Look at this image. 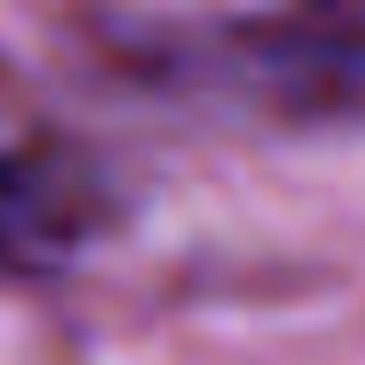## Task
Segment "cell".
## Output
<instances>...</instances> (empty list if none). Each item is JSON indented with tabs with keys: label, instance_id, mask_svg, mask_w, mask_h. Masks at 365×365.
<instances>
[{
	"label": "cell",
	"instance_id": "6da1fadb",
	"mask_svg": "<svg viewBox=\"0 0 365 365\" xmlns=\"http://www.w3.org/2000/svg\"><path fill=\"white\" fill-rule=\"evenodd\" d=\"M108 222V182L68 148L0 154V262L6 268H63Z\"/></svg>",
	"mask_w": 365,
	"mask_h": 365
},
{
	"label": "cell",
	"instance_id": "7a4b0ae2",
	"mask_svg": "<svg viewBox=\"0 0 365 365\" xmlns=\"http://www.w3.org/2000/svg\"><path fill=\"white\" fill-rule=\"evenodd\" d=\"M262 86L297 114L365 108V11H308L268 23L245 46Z\"/></svg>",
	"mask_w": 365,
	"mask_h": 365
}]
</instances>
